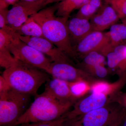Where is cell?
Returning a JSON list of instances; mask_svg holds the SVG:
<instances>
[{
    "label": "cell",
    "instance_id": "1",
    "mask_svg": "<svg viewBox=\"0 0 126 126\" xmlns=\"http://www.w3.org/2000/svg\"><path fill=\"white\" fill-rule=\"evenodd\" d=\"M58 3L40 10L32 16L40 26L45 38L53 44L66 55L76 60L67 27L68 18L56 16Z\"/></svg>",
    "mask_w": 126,
    "mask_h": 126
},
{
    "label": "cell",
    "instance_id": "2",
    "mask_svg": "<svg viewBox=\"0 0 126 126\" xmlns=\"http://www.w3.org/2000/svg\"><path fill=\"white\" fill-rule=\"evenodd\" d=\"M74 104L72 102L60 101L44 91L41 94L36 96L33 102L14 126L54 120L69 111Z\"/></svg>",
    "mask_w": 126,
    "mask_h": 126
},
{
    "label": "cell",
    "instance_id": "3",
    "mask_svg": "<svg viewBox=\"0 0 126 126\" xmlns=\"http://www.w3.org/2000/svg\"><path fill=\"white\" fill-rule=\"evenodd\" d=\"M2 75L12 89L31 96L36 95L41 86L49 79L45 71L19 61L5 69Z\"/></svg>",
    "mask_w": 126,
    "mask_h": 126
},
{
    "label": "cell",
    "instance_id": "4",
    "mask_svg": "<svg viewBox=\"0 0 126 126\" xmlns=\"http://www.w3.org/2000/svg\"><path fill=\"white\" fill-rule=\"evenodd\" d=\"M31 95L12 89L0 94V126H14L30 106Z\"/></svg>",
    "mask_w": 126,
    "mask_h": 126
},
{
    "label": "cell",
    "instance_id": "5",
    "mask_svg": "<svg viewBox=\"0 0 126 126\" xmlns=\"http://www.w3.org/2000/svg\"><path fill=\"white\" fill-rule=\"evenodd\" d=\"M126 115V110L117 104L109 102L83 115L70 126H112L121 124Z\"/></svg>",
    "mask_w": 126,
    "mask_h": 126
},
{
    "label": "cell",
    "instance_id": "6",
    "mask_svg": "<svg viewBox=\"0 0 126 126\" xmlns=\"http://www.w3.org/2000/svg\"><path fill=\"white\" fill-rule=\"evenodd\" d=\"M10 49L14 58L18 61L47 73L48 72L52 62L51 60L38 50L20 40L19 35L12 41Z\"/></svg>",
    "mask_w": 126,
    "mask_h": 126
},
{
    "label": "cell",
    "instance_id": "7",
    "mask_svg": "<svg viewBox=\"0 0 126 126\" xmlns=\"http://www.w3.org/2000/svg\"><path fill=\"white\" fill-rule=\"evenodd\" d=\"M112 48L110 45L108 32L93 31L73 47L76 60L82 59L90 52L97 51L106 57Z\"/></svg>",
    "mask_w": 126,
    "mask_h": 126
},
{
    "label": "cell",
    "instance_id": "8",
    "mask_svg": "<svg viewBox=\"0 0 126 126\" xmlns=\"http://www.w3.org/2000/svg\"><path fill=\"white\" fill-rule=\"evenodd\" d=\"M46 0H39L33 2L19 0L8 11L7 25L14 30L18 29L30 16L44 7Z\"/></svg>",
    "mask_w": 126,
    "mask_h": 126
},
{
    "label": "cell",
    "instance_id": "9",
    "mask_svg": "<svg viewBox=\"0 0 126 126\" xmlns=\"http://www.w3.org/2000/svg\"><path fill=\"white\" fill-rule=\"evenodd\" d=\"M48 73L52 78L58 79L67 82L84 79L92 83L99 79L93 77L87 72L76 67L68 63L52 62Z\"/></svg>",
    "mask_w": 126,
    "mask_h": 126
},
{
    "label": "cell",
    "instance_id": "10",
    "mask_svg": "<svg viewBox=\"0 0 126 126\" xmlns=\"http://www.w3.org/2000/svg\"><path fill=\"white\" fill-rule=\"evenodd\" d=\"M110 97L102 94L90 93L77 101L68 112L71 119L77 120L93 110L101 108L109 102Z\"/></svg>",
    "mask_w": 126,
    "mask_h": 126
},
{
    "label": "cell",
    "instance_id": "11",
    "mask_svg": "<svg viewBox=\"0 0 126 126\" xmlns=\"http://www.w3.org/2000/svg\"><path fill=\"white\" fill-rule=\"evenodd\" d=\"M20 39L50 58L52 62L72 64L70 58L58 48L44 38L30 37L19 35Z\"/></svg>",
    "mask_w": 126,
    "mask_h": 126
},
{
    "label": "cell",
    "instance_id": "12",
    "mask_svg": "<svg viewBox=\"0 0 126 126\" xmlns=\"http://www.w3.org/2000/svg\"><path fill=\"white\" fill-rule=\"evenodd\" d=\"M18 36V33L9 26L0 29V65L5 69L18 62L10 51V46L12 40Z\"/></svg>",
    "mask_w": 126,
    "mask_h": 126
},
{
    "label": "cell",
    "instance_id": "13",
    "mask_svg": "<svg viewBox=\"0 0 126 126\" xmlns=\"http://www.w3.org/2000/svg\"><path fill=\"white\" fill-rule=\"evenodd\" d=\"M119 19L115 10L108 4L102 6L90 21L93 31L102 32L116 24Z\"/></svg>",
    "mask_w": 126,
    "mask_h": 126
},
{
    "label": "cell",
    "instance_id": "14",
    "mask_svg": "<svg viewBox=\"0 0 126 126\" xmlns=\"http://www.w3.org/2000/svg\"><path fill=\"white\" fill-rule=\"evenodd\" d=\"M67 27L73 48L79 41L93 31L89 20L77 16L68 20Z\"/></svg>",
    "mask_w": 126,
    "mask_h": 126
},
{
    "label": "cell",
    "instance_id": "15",
    "mask_svg": "<svg viewBox=\"0 0 126 126\" xmlns=\"http://www.w3.org/2000/svg\"><path fill=\"white\" fill-rule=\"evenodd\" d=\"M44 91L61 101L74 104L76 102L72 97L68 82L58 79H49L46 84Z\"/></svg>",
    "mask_w": 126,
    "mask_h": 126
},
{
    "label": "cell",
    "instance_id": "16",
    "mask_svg": "<svg viewBox=\"0 0 126 126\" xmlns=\"http://www.w3.org/2000/svg\"><path fill=\"white\" fill-rule=\"evenodd\" d=\"M126 83V74L113 83L97 79L91 84L90 93L102 94L110 97L121 91Z\"/></svg>",
    "mask_w": 126,
    "mask_h": 126
},
{
    "label": "cell",
    "instance_id": "17",
    "mask_svg": "<svg viewBox=\"0 0 126 126\" xmlns=\"http://www.w3.org/2000/svg\"><path fill=\"white\" fill-rule=\"evenodd\" d=\"M15 30L22 36L45 38L40 26L31 16L20 27Z\"/></svg>",
    "mask_w": 126,
    "mask_h": 126
},
{
    "label": "cell",
    "instance_id": "18",
    "mask_svg": "<svg viewBox=\"0 0 126 126\" xmlns=\"http://www.w3.org/2000/svg\"><path fill=\"white\" fill-rule=\"evenodd\" d=\"M110 45L114 48L126 43V25L115 24L110 27L108 32Z\"/></svg>",
    "mask_w": 126,
    "mask_h": 126
},
{
    "label": "cell",
    "instance_id": "19",
    "mask_svg": "<svg viewBox=\"0 0 126 126\" xmlns=\"http://www.w3.org/2000/svg\"><path fill=\"white\" fill-rule=\"evenodd\" d=\"M88 0H63L58 3L56 16L68 18L74 10L79 9Z\"/></svg>",
    "mask_w": 126,
    "mask_h": 126
},
{
    "label": "cell",
    "instance_id": "20",
    "mask_svg": "<svg viewBox=\"0 0 126 126\" xmlns=\"http://www.w3.org/2000/svg\"><path fill=\"white\" fill-rule=\"evenodd\" d=\"M70 92L75 102L90 93L92 83L84 79L68 82Z\"/></svg>",
    "mask_w": 126,
    "mask_h": 126
},
{
    "label": "cell",
    "instance_id": "21",
    "mask_svg": "<svg viewBox=\"0 0 126 126\" xmlns=\"http://www.w3.org/2000/svg\"><path fill=\"white\" fill-rule=\"evenodd\" d=\"M102 0H88L79 9L75 16L90 20L102 6Z\"/></svg>",
    "mask_w": 126,
    "mask_h": 126
},
{
    "label": "cell",
    "instance_id": "22",
    "mask_svg": "<svg viewBox=\"0 0 126 126\" xmlns=\"http://www.w3.org/2000/svg\"><path fill=\"white\" fill-rule=\"evenodd\" d=\"M106 57L97 51L91 52L86 55L82 58L83 61L79 63V68L86 66H91L97 64H104Z\"/></svg>",
    "mask_w": 126,
    "mask_h": 126
},
{
    "label": "cell",
    "instance_id": "23",
    "mask_svg": "<svg viewBox=\"0 0 126 126\" xmlns=\"http://www.w3.org/2000/svg\"><path fill=\"white\" fill-rule=\"evenodd\" d=\"M67 112L60 117L52 121L29 123L30 126H70L76 120L70 118Z\"/></svg>",
    "mask_w": 126,
    "mask_h": 126
},
{
    "label": "cell",
    "instance_id": "24",
    "mask_svg": "<svg viewBox=\"0 0 126 126\" xmlns=\"http://www.w3.org/2000/svg\"><path fill=\"white\" fill-rule=\"evenodd\" d=\"M80 69L87 72L93 77L97 79L104 78L108 73V70L105 67L104 64H97L86 66Z\"/></svg>",
    "mask_w": 126,
    "mask_h": 126
},
{
    "label": "cell",
    "instance_id": "25",
    "mask_svg": "<svg viewBox=\"0 0 126 126\" xmlns=\"http://www.w3.org/2000/svg\"><path fill=\"white\" fill-rule=\"evenodd\" d=\"M115 10L119 19H123L126 17V0H105Z\"/></svg>",
    "mask_w": 126,
    "mask_h": 126
},
{
    "label": "cell",
    "instance_id": "26",
    "mask_svg": "<svg viewBox=\"0 0 126 126\" xmlns=\"http://www.w3.org/2000/svg\"><path fill=\"white\" fill-rule=\"evenodd\" d=\"M109 102L115 103L126 110V93L121 91L109 97Z\"/></svg>",
    "mask_w": 126,
    "mask_h": 126
},
{
    "label": "cell",
    "instance_id": "27",
    "mask_svg": "<svg viewBox=\"0 0 126 126\" xmlns=\"http://www.w3.org/2000/svg\"><path fill=\"white\" fill-rule=\"evenodd\" d=\"M11 88L2 75L0 76V94L6 92Z\"/></svg>",
    "mask_w": 126,
    "mask_h": 126
},
{
    "label": "cell",
    "instance_id": "28",
    "mask_svg": "<svg viewBox=\"0 0 126 126\" xmlns=\"http://www.w3.org/2000/svg\"><path fill=\"white\" fill-rule=\"evenodd\" d=\"M119 77H122L126 74V57L123 61L119 65L117 72Z\"/></svg>",
    "mask_w": 126,
    "mask_h": 126
},
{
    "label": "cell",
    "instance_id": "29",
    "mask_svg": "<svg viewBox=\"0 0 126 126\" xmlns=\"http://www.w3.org/2000/svg\"><path fill=\"white\" fill-rule=\"evenodd\" d=\"M63 0H46L44 4V7L47 5L53 3H58Z\"/></svg>",
    "mask_w": 126,
    "mask_h": 126
},
{
    "label": "cell",
    "instance_id": "30",
    "mask_svg": "<svg viewBox=\"0 0 126 126\" xmlns=\"http://www.w3.org/2000/svg\"><path fill=\"white\" fill-rule=\"evenodd\" d=\"M9 5H14L19 0H2Z\"/></svg>",
    "mask_w": 126,
    "mask_h": 126
},
{
    "label": "cell",
    "instance_id": "31",
    "mask_svg": "<svg viewBox=\"0 0 126 126\" xmlns=\"http://www.w3.org/2000/svg\"><path fill=\"white\" fill-rule=\"evenodd\" d=\"M119 126H126V115L123 118Z\"/></svg>",
    "mask_w": 126,
    "mask_h": 126
},
{
    "label": "cell",
    "instance_id": "32",
    "mask_svg": "<svg viewBox=\"0 0 126 126\" xmlns=\"http://www.w3.org/2000/svg\"><path fill=\"white\" fill-rule=\"evenodd\" d=\"M14 126H30V124L29 123H27V124H21Z\"/></svg>",
    "mask_w": 126,
    "mask_h": 126
},
{
    "label": "cell",
    "instance_id": "33",
    "mask_svg": "<svg viewBox=\"0 0 126 126\" xmlns=\"http://www.w3.org/2000/svg\"><path fill=\"white\" fill-rule=\"evenodd\" d=\"M19 0L23 1H28V2H33V1H36L39 0Z\"/></svg>",
    "mask_w": 126,
    "mask_h": 126
},
{
    "label": "cell",
    "instance_id": "34",
    "mask_svg": "<svg viewBox=\"0 0 126 126\" xmlns=\"http://www.w3.org/2000/svg\"><path fill=\"white\" fill-rule=\"evenodd\" d=\"M123 23L124 24L126 25V17L122 19Z\"/></svg>",
    "mask_w": 126,
    "mask_h": 126
},
{
    "label": "cell",
    "instance_id": "35",
    "mask_svg": "<svg viewBox=\"0 0 126 126\" xmlns=\"http://www.w3.org/2000/svg\"><path fill=\"white\" fill-rule=\"evenodd\" d=\"M120 124H116V125H113L112 126H119V125H120Z\"/></svg>",
    "mask_w": 126,
    "mask_h": 126
},
{
    "label": "cell",
    "instance_id": "36",
    "mask_svg": "<svg viewBox=\"0 0 126 126\" xmlns=\"http://www.w3.org/2000/svg\"><path fill=\"white\" fill-rule=\"evenodd\" d=\"M118 0L123 1V0Z\"/></svg>",
    "mask_w": 126,
    "mask_h": 126
}]
</instances>
